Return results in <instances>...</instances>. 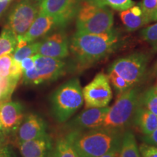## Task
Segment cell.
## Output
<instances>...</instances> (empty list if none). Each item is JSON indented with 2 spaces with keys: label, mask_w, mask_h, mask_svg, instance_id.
Returning a JSON list of instances; mask_svg holds the SVG:
<instances>
[{
  "label": "cell",
  "mask_w": 157,
  "mask_h": 157,
  "mask_svg": "<svg viewBox=\"0 0 157 157\" xmlns=\"http://www.w3.org/2000/svg\"><path fill=\"white\" fill-rule=\"evenodd\" d=\"M121 34L117 29L101 34L76 31L69 44V50L75 60L76 68L84 69L114 52L121 46Z\"/></svg>",
  "instance_id": "6da1fadb"
},
{
  "label": "cell",
  "mask_w": 157,
  "mask_h": 157,
  "mask_svg": "<svg viewBox=\"0 0 157 157\" xmlns=\"http://www.w3.org/2000/svg\"><path fill=\"white\" fill-rule=\"evenodd\" d=\"M123 133L101 127L82 132L71 131L66 137L79 157H100L111 151H119Z\"/></svg>",
  "instance_id": "7a4b0ae2"
},
{
  "label": "cell",
  "mask_w": 157,
  "mask_h": 157,
  "mask_svg": "<svg viewBox=\"0 0 157 157\" xmlns=\"http://www.w3.org/2000/svg\"><path fill=\"white\" fill-rule=\"evenodd\" d=\"M76 31L101 34L112 29L113 15L102 0H82L76 15Z\"/></svg>",
  "instance_id": "3957f363"
},
{
  "label": "cell",
  "mask_w": 157,
  "mask_h": 157,
  "mask_svg": "<svg viewBox=\"0 0 157 157\" xmlns=\"http://www.w3.org/2000/svg\"><path fill=\"white\" fill-rule=\"evenodd\" d=\"M82 87L78 78H74L58 87L52 94L50 108L52 117L58 123H64L82 106Z\"/></svg>",
  "instance_id": "277c9868"
},
{
  "label": "cell",
  "mask_w": 157,
  "mask_h": 157,
  "mask_svg": "<svg viewBox=\"0 0 157 157\" xmlns=\"http://www.w3.org/2000/svg\"><path fill=\"white\" fill-rule=\"evenodd\" d=\"M140 95V90L135 87L119 94L112 106L109 107L102 127L123 132L132 122Z\"/></svg>",
  "instance_id": "5b68a950"
},
{
  "label": "cell",
  "mask_w": 157,
  "mask_h": 157,
  "mask_svg": "<svg viewBox=\"0 0 157 157\" xmlns=\"http://www.w3.org/2000/svg\"><path fill=\"white\" fill-rule=\"evenodd\" d=\"M34 67L23 72V82L28 85H39L56 81L66 73V63L61 60L36 54Z\"/></svg>",
  "instance_id": "8992f818"
},
{
  "label": "cell",
  "mask_w": 157,
  "mask_h": 157,
  "mask_svg": "<svg viewBox=\"0 0 157 157\" xmlns=\"http://www.w3.org/2000/svg\"><path fill=\"white\" fill-rule=\"evenodd\" d=\"M148 60V55L137 52L117 59L109 68L114 71L132 87H135L144 77Z\"/></svg>",
  "instance_id": "52a82bcc"
},
{
  "label": "cell",
  "mask_w": 157,
  "mask_h": 157,
  "mask_svg": "<svg viewBox=\"0 0 157 157\" xmlns=\"http://www.w3.org/2000/svg\"><path fill=\"white\" fill-rule=\"evenodd\" d=\"M39 12V3L36 0H20L15 4L7 18V25L17 38L23 36Z\"/></svg>",
  "instance_id": "ba28073f"
},
{
  "label": "cell",
  "mask_w": 157,
  "mask_h": 157,
  "mask_svg": "<svg viewBox=\"0 0 157 157\" xmlns=\"http://www.w3.org/2000/svg\"><path fill=\"white\" fill-rule=\"evenodd\" d=\"M85 109L109 106L112 99V90L108 75L98 73L82 89Z\"/></svg>",
  "instance_id": "9c48e42d"
},
{
  "label": "cell",
  "mask_w": 157,
  "mask_h": 157,
  "mask_svg": "<svg viewBox=\"0 0 157 157\" xmlns=\"http://www.w3.org/2000/svg\"><path fill=\"white\" fill-rule=\"evenodd\" d=\"M82 0H42L39 2V12L58 20L62 28L76 17Z\"/></svg>",
  "instance_id": "30bf717a"
},
{
  "label": "cell",
  "mask_w": 157,
  "mask_h": 157,
  "mask_svg": "<svg viewBox=\"0 0 157 157\" xmlns=\"http://www.w3.org/2000/svg\"><path fill=\"white\" fill-rule=\"evenodd\" d=\"M69 44L66 34L63 31H58L39 42L37 54L61 60L69 56Z\"/></svg>",
  "instance_id": "8fae6325"
},
{
  "label": "cell",
  "mask_w": 157,
  "mask_h": 157,
  "mask_svg": "<svg viewBox=\"0 0 157 157\" xmlns=\"http://www.w3.org/2000/svg\"><path fill=\"white\" fill-rule=\"evenodd\" d=\"M109 106L88 108L76 115L68 124L71 131H87L101 127Z\"/></svg>",
  "instance_id": "7c38bea8"
},
{
  "label": "cell",
  "mask_w": 157,
  "mask_h": 157,
  "mask_svg": "<svg viewBox=\"0 0 157 157\" xmlns=\"http://www.w3.org/2000/svg\"><path fill=\"white\" fill-rule=\"evenodd\" d=\"M23 118V107L19 102L8 101L0 103V119L7 136L15 135Z\"/></svg>",
  "instance_id": "4fadbf2b"
},
{
  "label": "cell",
  "mask_w": 157,
  "mask_h": 157,
  "mask_svg": "<svg viewBox=\"0 0 157 157\" xmlns=\"http://www.w3.org/2000/svg\"><path fill=\"white\" fill-rule=\"evenodd\" d=\"M47 134V123L39 115L29 113L23 118L17 129L16 142L19 143L38 138Z\"/></svg>",
  "instance_id": "5bb4252c"
},
{
  "label": "cell",
  "mask_w": 157,
  "mask_h": 157,
  "mask_svg": "<svg viewBox=\"0 0 157 157\" xmlns=\"http://www.w3.org/2000/svg\"><path fill=\"white\" fill-rule=\"evenodd\" d=\"M56 28L62 27L60 26L58 20L56 17L39 13L27 32L23 36L18 38L23 39L28 43L33 42L40 37L44 36Z\"/></svg>",
  "instance_id": "9a60e30c"
},
{
  "label": "cell",
  "mask_w": 157,
  "mask_h": 157,
  "mask_svg": "<svg viewBox=\"0 0 157 157\" xmlns=\"http://www.w3.org/2000/svg\"><path fill=\"white\" fill-rule=\"evenodd\" d=\"M17 146L23 157H48L52 148V140L48 134L19 143Z\"/></svg>",
  "instance_id": "2e32d148"
},
{
  "label": "cell",
  "mask_w": 157,
  "mask_h": 157,
  "mask_svg": "<svg viewBox=\"0 0 157 157\" xmlns=\"http://www.w3.org/2000/svg\"><path fill=\"white\" fill-rule=\"evenodd\" d=\"M132 124L140 129L143 135H148L157 128V115L146 108L138 105Z\"/></svg>",
  "instance_id": "e0dca14e"
},
{
  "label": "cell",
  "mask_w": 157,
  "mask_h": 157,
  "mask_svg": "<svg viewBox=\"0 0 157 157\" xmlns=\"http://www.w3.org/2000/svg\"><path fill=\"white\" fill-rule=\"evenodd\" d=\"M119 157H140L139 148L132 132H124L119 146Z\"/></svg>",
  "instance_id": "ac0fdd59"
},
{
  "label": "cell",
  "mask_w": 157,
  "mask_h": 157,
  "mask_svg": "<svg viewBox=\"0 0 157 157\" xmlns=\"http://www.w3.org/2000/svg\"><path fill=\"white\" fill-rule=\"evenodd\" d=\"M17 43V37L13 31L6 25L0 34V57L13 53Z\"/></svg>",
  "instance_id": "d6986e66"
},
{
  "label": "cell",
  "mask_w": 157,
  "mask_h": 157,
  "mask_svg": "<svg viewBox=\"0 0 157 157\" xmlns=\"http://www.w3.org/2000/svg\"><path fill=\"white\" fill-rule=\"evenodd\" d=\"M120 17L125 29L128 31H135L150 23L144 15L137 16L131 13L129 9L121 11Z\"/></svg>",
  "instance_id": "ffe728a7"
},
{
  "label": "cell",
  "mask_w": 157,
  "mask_h": 157,
  "mask_svg": "<svg viewBox=\"0 0 157 157\" xmlns=\"http://www.w3.org/2000/svg\"><path fill=\"white\" fill-rule=\"evenodd\" d=\"M139 105L146 108L157 115V92L155 87H150L144 93H140Z\"/></svg>",
  "instance_id": "44dd1931"
},
{
  "label": "cell",
  "mask_w": 157,
  "mask_h": 157,
  "mask_svg": "<svg viewBox=\"0 0 157 157\" xmlns=\"http://www.w3.org/2000/svg\"><path fill=\"white\" fill-rule=\"evenodd\" d=\"M54 154L56 157H79L70 141L65 137H60L56 142Z\"/></svg>",
  "instance_id": "7402d4cb"
},
{
  "label": "cell",
  "mask_w": 157,
  "mask_h": 157,
  "mask_svg": "<svg viewBox=\"0 0 157 157\" xmlns=\"http://www.w3.org/2000/svg\"><path fill=\"white\" fill-rule=\"evenodd\" d=\"M39 46V42H33L29 43L20 48H15L13 53V58L17 62H21V60L25 58L32 56L37 54Z\"/></svg>",
  "instance_id": "603a6c76"
},
{
  "label": "cell",
  "mask_w": 157,
  "mask_h": 157,
  "mask_svg": "<svg viewBox=\"0 0 157 157\" xmlns=\"http://www.w3.org/2000/svg\"><path fill=\"white\" fill-rule=\"evenodd\" d=\"M108 77H109L110 84L113 85V87L119 94L122 93L126 90L132 87V86L127 82L126 80L121 78L119 74H117L112 69H108Z\"/></svg>",
  "instance_id": "cb8c5ba5"
},
{
  "label": "cell",
  "mask_w": 157,
  "mask_h": 157,
  "mask_svg": "<svg viewBox=\"0 0 157 157\" xmlns=\"http://www.w3.org/2000/svg\"><path fill=\"white\" fill-rule=\"evenodd\" d=\"M140 7L149 22L157 21V0H142Z\"/></svg>",
  "instance_id": "d4e9b609"
},
{
  "label": "cell",
  "mask_w": 157,
  "mask_h": 157,
  "mask_svg": "<svg viewBox=\"0 0 157 157\" xmlns=\"http://www.w3.org/2000/svg\"><path fill=\"white\" fill-rule=\"evenodd\" d=\"M18 81L10 77H3L0 76V90L2 92L4 96L7 101H10V97L17 85Z\"/></svg>",
  "instance_id": "484cf974"
},
{
  "label": "cell",
  "mask_w": 157,
  "mask_h": 157,
  "mask_svg": "<svg viewBox=\"0 0 157 157\" xmlns=\"http://www.w3.org/2000/svg\"><path fill=\"white\" fill-rule=\"evenodd\" d=\"M140 34L143 40L151 44L157 50V23L142 29Z\"/></svg>",
  "instance_id": "4316f807"
},
{
  "label": "cell",
  "mask_w": 157,
  "mask_h": 157,
  "mask_svg": "<svg viewBox=\"0 0 157 157\" xmlns=\"http://www.w3.org/2000/svg\"><path fill=\"white\" fill-rule=\"evenodd\" d=\"M13 60V53L4 55L0 57V76L9 77Z\"/></svg>",
  "instance_id": "83f0119b"
},
{
  "label": "cell",
  "mask_w": 157,
  "mask_h": 157,
  "mask_svg": "<svg viewBox=\"0 0 157 157\" xmlns=\"http://www.w3.org/2000/svg\"><path fill=\"white\" fill-rule=\"evenodd\" d=\"M104 5L119 11L126 10L134 5L132 0H102Z\"/></svg>",
  "instance_id": "f1b7e54d"
},
{
  "label": "cell",
  "mask_w": 157,
  "mask_h": 157,
  "mask_svg": "<svg viewBox=\"0 0 157 157\" xmlns=\"http://www.w3.org/2000/svg\"><path fill=\"white\" fill-rule=\"evenodd\" d=\"M138 148L140 157H157V146L143 143Z\"/></svg>",
  "instance_id": "f546056e"
},
{
  "label": "cell",
  "mask_w": 157,
  "mask_h": 157,
  "mask_svg": "<svg viewBox=\"0 0 157 157\" xmlns=\"http://www.w3.org/2000/svg\"><path fill=\"white\" fill-rule=\"evenodd\" d=\"M34 56L25 58L21 61V67H22L23 72L28 71L32 69L34 67Z\"/></svg>",
  "instance_id": "4dcf8cb0"
},
{
  "label": "cell",
  "mask_w": 157,
  "mask_h": 157,
  "mask_svg": "<svg viewBox=\"0 0 157 157\" xmlns=\"http://www.w3.org/2000/svg\"><path fill=\"white\" fill-rule=\"evenodd\" d=\"M143 140L147 144L157 146V128L154 131H153L151 134L144 135L143 137Z\"/></svg>",
  "instance_id": "1f68e13d"
},
{
  "label": "cell",
  "mask_w": 157,
  "mask_h": 157,
  "mask_svg": "<svg viewBox=\"0 0 157 157\" xmlns=\"http://www.w3.org/2000/svg\"><path fill=\"white\" fill-rule=\"evenodd\" d=\"M0 157H15L12 148L7 144L0 148Z\"/></svg>",
  "instance_id": "d6a6232c"
},
{
  "label": "cell",
  "mask_w": 157,
  "mask_h": 157,
  "mask_svg": "<svg viewBox=\"0 0 157 157\" xmlns=\"http://www.w3.org/2000/svg\"><path fill=\"white\" fill-rule=\"evenodd\" d=\"M10 2H0V18L2 16L4 13H5L7 7H9Z\"/></svg>",
  "instance_id": "836d02e7"
},
{
  "label": "cell",
  "mask_w": 157,
  "mask_h": 157,
  "mask_svg": "<svg viewBox=\"0 0 157 157\" xmlns=\"http://www.w3.org/2000/svg\"><path fill=\"white\" fill-rule=\"evenodd\" d=\"M129 10L131 11V13H133L135 15H137V16H140V15H143L140 6H132L129 8Z\"/></svg>",
  "instance_id": "e575fe53"
},
{
  "label": "cell",
  "mask_w": 157,
  "mask_h": 157,
  "mask_svg": "<svg viewBox=\"0 0 157 157\" xmlns=\"http://www.w3.org/2000/svg\"><path fill=\"white\" fill-rule=\"evenodd\" d=\"M119 151L118 150H113L111 151L106 153V154H103V156L100 157H119V154H118Z\"/></svg>",
  "instance_id": "d590c367"
},
{
  "label": "cell",
  "mask_w": 157,
  "mask_h": 157,
  "mask_svg": "<svg viewBox=\"0 0 157 157\" xmlns=\"http://www.w3.org/2000/svg\"><path fill=\"white\" fill-rule=\"evenodd\" d=\"M7 144V136L0 135V148Z\"/></svg>",
  "instance_id": "8d00e7d4"
},
{
  "label": "cell",
  "mask_w": 157,
  "mask_h": 157,
  "mask_svg": "<svg viewBox=\"0 0 157 157\" xmlns=\"http://www.w3.org/2000/svg\"><path fill=\"white\" fill-rule=\"evenodd\" d=\"M7 101V100H6V98H5V96H4L2 92L0 90V103H4V102H6Z\"/></svg>",
  "instance_id": "74e56055"
},
{
  "label": "cell",
  "mask_w": 157,
  "mask_h": 157,
  "mask_svg": "<svg viewBox=\"0 0 157 157\" xmlns=\"http://www.w3.org/2000/svg\"><path fill=\"white\" fill-rule=\"evenodd\" d=\"M0 135H5V136H7V135H5V132H4V129H3L1 119H0Z\"/></svg>",
  "instance_id": "f35d334b"
},
{
  "label": "cell",
  "mask_w": 157,
  "mask_h": 157,
  "mask_svg": "<svg viewBox=\"0 0 157 157\" xmlns=\"http://www.w3.org/2000/svg\"><path fill=\"white\" fill-rule=\"evenodd\" d=\"M48 157H56V155H55L54 152H52V154H50V155H49Z\"/></svg>",
  "instance_id": "ab89813d"
},
{
  "label": "cell",
  "mask_w": 157,
  "mask_h": 157,
  "mask_svg": "<svg viewBox=\"0 0 157 157\" xmlns=\"http://www.w3.org/2000/svg\"><path fill=\"white\" fill-rule=\"evenodd\" d=\"M12 0H0V2H11Z\"/></svg>",
  "instance_id": "60d3db41"
},
{
  "label": "cell",
  "mask_w": 157,
  "mask_h": 157,
  "mask_svg": "<svg viewBox=\"0 0 157 157\" xmlns=\"http://www.w3.org/2000/svg\"><path fill=\"white\" fill-rule=\"evenodd\" d=\"M155 88H156V92H157V84H156V87H155Z\"/></svg>",
  "instance_id": "b9f144b4"
},
{
  "label": "cell",
  "mask_w": 157,
  "mask_h": 157,
  "mask_svg": "<svg viewBox=\"0 0 157 157\" xmlns=\"http://www.w3.org/2000/svg\"><path fill=\"white\" fill-rule=\"evenodd\" d=\"M36 1H37V2H41V1H42V0H36Z\"/></svg>",
  "instance_id": "7bdbcfd3"
},
{
  "label": "cell",
  "mask_w": 157,
  "mask_h": 157,
  "mask_svg": "<svg viewBox=\"0 0 157 157\" xmlns=\"http://www.w3.org/2000/svg\"><path fill=\"white\" fill-rule=\"evenodd\" d=\"M156 74H157V70H156Z\"/></svg>",
  "instance_id": "ee69618b"
}]
</instances>
